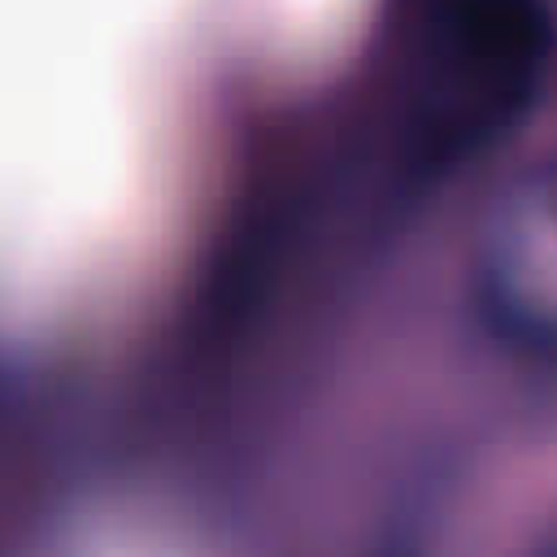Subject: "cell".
<instances>
[{"mask_svg":"<svg viewBox=\"0 0 557 557\" xmlns=\"http://www.w3.org/2000/svg\"><path fill=\"white\" fill-rule=\"evenodd\" d=\"M483 296L518 318H557V170L531 178L496 222L483 257Z\"/></svg>","mask_w":557,"mask_h":557,"instance_id":"1","label":"cell"}]
</instances>
